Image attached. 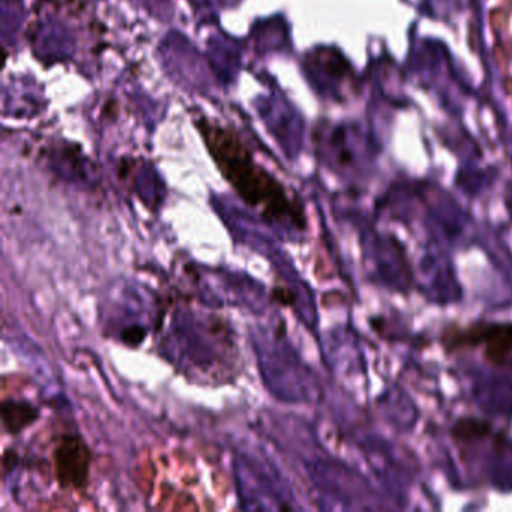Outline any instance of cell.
<instances>
[{"instance_id": "1", "label": "cell", "mask_w": 512, "mask_h": 512, "mask_svg": "<svg viewBox=\"0 0 512 512\" xmlns=\"http://www.w3.org/2000/svg\"><path fill=\"white\" fill-rule=\"evenodd\" d=\"M160 352L176 370L203 383L238 373L239 349L232 326L214 314L179 307L164 326Z\"/></svg>"}, {"instance_id": "2", "label": "cell", "mask_w": 512, "mask_h": 512, "mask_svg": "<svg viewBox=\"0 0 512 512\" xmlns=\"http://www.w3.org/2000/svg\"><path fill=\"white\" fill-rule=\"evenodd\" d=\"M203 125V133L215 161L242 199L253 208L260 209L269 223L280 226L289 223L304 229L301 212L296 211L278 181L254 161L238 136L218 125Z\"/></svg>"}, {"instance_id": "3", "label": "cell", "mask_w": 512, "mask_h": 512, "mask_svg": "<svg viewBox=\"0 0 512 512\" xmlns=\"http://www.w3.org/2000/svg\"><path fill=\"white\" fill-rule=\"evenodd\" d=\"M236 481L244 509H292L283 499V484L274 470L250 458L236 461Z\"/></svg>"}, {"instance_id": "4", "label": "cell", "mask_w": 512, "mask_h": 512, "mask_svg": "<svg viewBox=\"0 0 512 512\" xmlns=\"http://www.w3.org/2000/svg\"><path fill=\"white\" fill-rule=\"evenodd\" d=\"M443 343L451 350L481 347L487 362L503 367L512 359V323H473L467 328L446 332Z\"/></svg>"}, {"instance_id": "5", "label": "cell", "mask_w": 512, "mask_h": 512, "mask_svg": "<svg viewBox=\"0 0 512 512\" xmlns=\"http://www.w3.org/2000/svg\"><path fill=\"white\" fill-rule=\"evenodd\" d=\"M53 466L59 485L67 490H82L88 485L92 454L88 443L76 434L61 437L55 452Z\"/></svg>"}, {"instance_id": "6", "label": "cell", "mask_w": 512, "mask_h": 512, "mask_svg": "<svg viewBox=\"0 0 512 512\" xmlns=\"http://www.w3.org/2000/svg\"><path fill=\"white\" fill-rule=\"evenodd\" d=\"M40 418L38 407L26 400L10 398L2 403V424L10 434L22 433Z\"/></svg>"}, {"instance_id": "7", "label": "cell", "mask_w": 512, "mask_h": 512, "mask_svg": "<svg viewBox=\"0 0 512 512\" xmlns=\"http://www.w3.org/2000/svg\"><path fill=\"white\" fill-rule=\"evenodd\" d=\"M451 433L457 442L472 443L487 437L491 433V425L481 419L461 418L455 422Z\"/></svg>"}]
</instances>
